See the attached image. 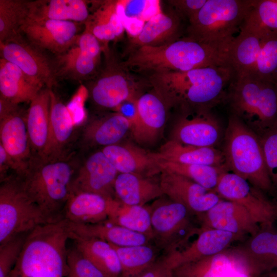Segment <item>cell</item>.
I'll return each instance as SVG.
<instances>
[{
	"label": "cell",
	"mask_w": 277,
	"mask_h": 277,
	"mask_svg": "<svg viewBox=\"0 0 277 277\" xmlns=\"http://www.w3.org/2000/svg\"><path fill=\"white\" fill-rule=\"evenodd\" d=\"M70 232L78 236L98 238L118 247L148 244V236L132 231L108 220L93 224L68 222Z\"/></svg>",
	"instance_id": "26"
},
{
	"label": "cell",
	"mask_w": 277,
	"mask_h": 277,
	"mask_svg": "<svg viewBox=\"0 0 277 277\" xmlns=\"http://www.w3.org/2000/svg\"><path fill=\"white\" fill-rule=\"evenodd\" d=\"M227 97L232 114L258 136L277 126V82L234 74Z\"/></svg>",
	"instance_id": "4"
},
{
	"label": "cell",
	"mask_w": 277,
	"mask_h": 277,
	"mask_svg": "<svg viewBox=\"0 0 277 277\" xmlns=\"http://www.w3.org/2000/svg\"><path fill=\"white\" fill-rule=\"evenodd\" d=\"M61 55L59 64L62 67L57 70V77L66 75L76 79L84 78L93 74L100 60L81 52L77 45Z\"/></svg>",
	"instance_id": "41"
},
{
	"label": "cell",
	"mask_w": 277,
	"mask_h": 277,
	"mask_svg": "<svg viewBox=\"0 0 277 277\" xmlns=\"http://www.w3.org/2000/svg\"><path fill=\"white\" fill-rule=\"evenodd\" d=\"M241 265L233 250L182 264L172 271V277H230Z\"/></svg>",
	"instance_id": "27"
},
{
	"label": "cell",
	"mask_w": 277,
	"mask_h": 277,
	"mask_svg": "<svg viewBox=\"0 0 277 277\" xmlns=\"http://www.w3.org/2000/svg\"><path fill=\"white\" fill-rule=\"evenodd\" d=\"M221 134L217 118L208 110H203L196 115L181 118L173 130L172 140L185 145L214 147Z\"/></svg>",
	"instance_id": "20"
},
{
	"label": "cell",
	"mask_w": 277,
	"mask_h": 277,
	"mask_svg": "<svg viewBox=\"0 0 277 277\" xmlns=\"http://www.w3.org/2000/svg\"><path fill=\"white\" fill-rule=\"evenodd\" d=\"M214 191L220 197L243 207L261 228L272 226L277 219V206L262 191L233 172L225 170L220 174Z\"/></svg>",
	"instance_id": "9"
},
{
	"label": "cell",
	"mask_w": 277,
	"mask_h": 277,
	"mask_svg": "<svg viewBox=\"0 0 277 277\" xmlns=\"http://www.w3.org/2000/svg\"><path fill=\"white\" fill-rule=\"evenodd\" d=\"M259 137L268 172L273 185H277V126Z\"/></svg>",
	"instance_id": "45"
},
{
	"label": "cell",
	"mask_w": 277,
	"mask_h": 277,
	"mask_svg": "<svg viewBox=\"0 0 277 277\" xmlns=\"http://www.w3.org/2000/svg\"><path fill=\"white\" fill-rule=\"evenodd\" d=\"M1 183L0 245L51 222L28 195L16 176Z\"/></svg>",
	"instance_id": "8"
},
{
	"label": "cell",
	"mask_w": 277,
	"mask_h": 277,
	"mask_svg": "<svg viewBox=\"0 0 277 277\" xmlns=\"http://www.w3.org/2000/svg\"><path fill=\"white\" fill-rule=\"evenodd\" d=\"M242 26L277 35V0H252L251 9Z\"/></svg>",
	"instance_id": "42"
},
{
	"label": "cell",
	"mask_w": 277,
	"mask_h": 277,
	"mask_svg": "<svg viewBox=\"0 0 277 277\" xmlns=\"http://www.w3.org/2000/svg\"><path fill=\"white\" fill-rule=\"evenodd\" d=\"M131 81L119 68L109 65L91 87V97L99 106L117 108L123 102L133 100Z\"/></svg>",
	"instance_id": "21"
},
{
	"label": "cell",
	"mask_w": 277,
	"mask_h": 277,
	"mask_svg": "<svg viewBox=\"0 0 277 277\" xmlns=\"http://www.w3.org/2000/svg\"><path fill=\"white\" fill-rule=\"evenodd\" d=\"M150 208L153 239L161 246L170 248L178 234L187 227L190 212L183 205L171 200Z\"/></svg>",
	"instance_id": "19"
},
{
	"label": "cell",
	"mask_w": 277,
	"mask_h": 277,
	"mask_svg": "<svg viewBox=\"0 0 277 277\" xmlns=\"http://www.w3.org/2000/svg\"><path fill=\"white\" fill-rule=\"evenodd\" d=\"M28 233L18 235L0 245V277H9L18 259Z\"/></svg>",
	"instance_id": "43"
},
{
	"label": "cell",
	"mask_w": 277,
	"mask_h": 277,
	"mask_svg": "<svg viewBox=\"0 0 277 277\" xmlns=\"http://www.w3.org/2000/svg\"><path fill=\"white\" fill-rule=\"evenodd\" d=\"M266 277H277V269L266 273Z\"/></svg>",
	"instance_id": "52"
},
{
	"label": "cell",
	"mask_w": 277,
	"mask_h": 277,
	"mask_svg": "<svg viewBox=\"0 0 277 277\" xmlns=\"http://www.w3.org/2000/svg\"><path fill=\"white\" fill-rule=\"evenodd\" d=\"M156 165L161 170L181 175L213 191L220 174L225 170H228L226 168L210 165L185 164L162 161H156Z\"/></svg>",
	"instance_id": "40"
},
{
	"label": "cell",
	"mask_w": 277,
	"mask_h": 277,
	"mask_svg": "<svg viewBox=\"0 0 277 277\" xmlns=\"http://www.w3.org/2000/svg\"><path fill=\"white\" fill-rule=\"evenodd\" d=\"M111 245L119 258L122 277H138L157 261V250L149 244L128 247Z\"/></svg>",
	"instance_id": "37"
},
{
	"label": "cell",
	"mask_w": 277,
	"mask_h": 277,
	"mask_svg": "<svg viewBox=\"0 0 277 277\" xmlns=\"http://www.w3.org/2000/svg\"><path fill=\"white\" fill-rule=\"evenodd\" d=\"M203 214L202 229H214L229 232L240 236L254 235L260 226L248 211L238 203L221 200Z\"/></svg>",
	"instance_id": "17"
},
{
	"label": "cell",
	"mask_w": 277,
	"mask_h": 277,
	"mask_svg": "<svg viewBox=\"0 0 277 277\" xmlns=\"http://www.w3.org/2000/svg\"><path fill=\"white\" fill-rule=\"evenodd\" d=\"M241 238L232 233L214 229H202L190 245L179 251H171L162 259L172 271L185 263L219 253Z\"/></svg>",
	"instance_id": "18"
},
{
	"label": "cell",
	"mask_w": 277,
	"mask_h": 277,
	"mask_svg": "<svg viewBox=\"0 0 277 277\" xmlns=\"http://www.w3.org/2000/svg\"><path fill=\"white\" fill-rule=\"evenodd\" d=\"M102 151L120 173L141 175L156 169V161L142 149L130 144H114L103 148Z\"/></svg>",
	"instance_id": "34"
},
{
	"label": "cell",
	"mask_w": 277,
	"mask_h": 277,
	"mask_svg": "<svg viewBox=\"0 0 277 277\" xmlns=\"http://www.w3.org/2000/svg\"><path fill=\"white\" fill-rule=\"evenodd\" d=\"M135 104L136 113L131 121V127L134 137L139 142H152L166 121L164 105L156 95L151 93L142 95L136 100Z\"/></svg>",
	"instance_id": "22"
},
{
	"label": "cell",
	"mask_w": 277,
	"mask_h": 277,
	"mask_svg": "<svg viewBox=\"0 0 277 277\" xmlns=\"http://www.w3.org/2000/svg\"><path fill=\"white\" fill-rule=\"evenodd\" d=\"M107 220L132 231L145 234L151 239L154 238L150 207L127 205L120 202Z\"/></svg>",
	"instance_id": "38"
},
{
	"label": "cell",
	"mask_w": 277,
	"mask_h": 277,
	"mask_svg": "<svg viewBox=\"0 0 277 277\" xmlns=\"http://www.w3.org/2000/svg\"><path fill=\"white\" fill-rule=\"evenodd\" d=\"M1 58L18 67L34 83L51 89L55 85L56 69L41 49L21 34L0 42Z\"/></svg>",
	"instance_id": "10"
},
{
	"label": "cell",
	"mask_w": 277,
	"mask_h": 277,
	"mask_svg": "<svg viewBox=\"0 0 277 277\" xmlns=\"http://www.w3.org/2000/svg\"><path fill=\"white\" fill-rule=\"evenodd\" d=\"M150 154L156 162L206 165L227 169L223 151L215 147H196L172 140L162 145L158 152Z\"/></svg>",
	"instance_id": "25"
},
{
	"label": "cell",
	"mask_w": 277,
	"mask_h": 277,
	"mask_svg": "<svg viewBox=\"0 0 277 277\" xmlns=\"http://www.w3.org/2000/svg\"><path fill=\"white\" fill-rule=\"evenodd\" d=\"M113 189L117 200L127 205L144 206L164 195L159 184L134 173L118 174Z\"/></svg>",
	"instance_id": "32"
},
{
	"label": "cell",
	"mask_w": 277,
	"mask_h": 277,
	"mask_svg": "<svg viewBox=\"0 0 277 277\" xmlns=\"http://www.w3.org/2000/svg\"><path fill=\"white\" fill-rule=\"evenodd\" d=\"M230 277H256L243 266H239Z\"/></svg>",
	"instance_id": "51"
},
{
	"label": "cell",
	"mask_w": 277,
	"mask_h": 277,
	"mask_svg": "<svg viewBox=\"0 0 277 277\" xmlns=\"http://www.w3.org/2000/svg\"><path fill=\"white\" fill-rule=\"evenodd\" d=\"M12 170L17 175L18 169L12 158L0 144V179L1 182L9 177L8 172Z\"/></svg>",
	"instance_id": "48"
},
{
	"label": "cell",
	"mask_w": 277,
	"mask_h": 277,
	"mask_svg": "<svg viewBox=\"0 0 277 277\" xmlns=\"http://www.w3.org/2000/svg\"><path fill=\"white\" fill-rule=\"evenodd\" d=\"M51 103L48 144L43 159L64 156V150L72 138L75 124L74 114L50 90Z\"/></svg>",
	"instance_id": "23"
},
{
	"label": "cell",
	"mask_w": 277,
	"mask_h": 277,
	"mask_svg": "<svg viewBox=\"0 0 277 277\" xmlns=\"http://www.w3.org/2000/svg\"><path fill=\"white\" fill-rule=\"evenodd\" d=\"M29 2L0 0V42L21 34V28L29 17Z\"/></svg>",
	"instance_id": "39"
},
{
	"label": "cell",
	"mask_w": 277,
	"mask_h": 277,
	"mask_svg": "<svg viewBox=\"0 0 277 277\" xmlns=\"http://www.w3.org/2000/svg\"><path fill=\"white\" fill-rule=\"evenodd\" d=\"M207 0H173L169 3L181 17H186L188 21L200 10Z\"/></svg>",
	"instance_id": "46"
},
{
	"label": "cell",
	"mask_w": 277,
	"mask_h": 277,
	"mask_svg": "<svg viewBox=\"0 0 277 277\" xmlns=\"http://www.w3.org/2000/svg\"><path fill=\"white\" fill-rule=\"evenodd\" d=\"M252 0H207L189 20L187 37L229 49L247 16Z\"/></svg>",
	"instance_id": "6"
},
{
	"label": "cell",
	"mask_w": 277,
	"mask_h": 277,
	"mask_svg": "<svg viewBox=\"0 0 277 277\" xmlns=\"http://www.w3.org/2000/svg\"><path fill=\"white\" fill-rule=\"evenodd\" d=\"M120 202L113 196L90 192H73L64 208L63 219L75 224L105 221Z\"/></svg>",
	"instance_id": "16"
},
{
	"label": "cell",
	"mask_w": 277,
	"mask_h": 277,
	"mask_svg": "<svg viewBox=\"0 0 277 277\" xmlns=\"http://www.w3.org/2000/svg\"><path fill=\"white\" fill-rule=\"evenodd\" d=\"M138 277H172V270L162 259L157 261Z\"/></svg>",
	"instance_id": "49"
},
{
	"label": "cell",
	"mask_w": 277,
	"mask_h": 277,
	"mask_svg": "<svg viewBox=\"0 0 277 277\" xmlns=\"http://www.w3.org/2000/svg\"><path fill=\"white\" fill-rule=\"evenodd\" d=\"M160 186L163 194L185 206L190 212L204 214L221 199L213 190L175 173L161 170Z\"/></svg>",
	"instance_id": "12"
},
{
	"label": "cell",
	"mask_w": 277,
	"mask_h": 277,
	"mask_svg": "<svg viewBox=\"0 0 277 277\" xmlns=\"http://www.w3.org/2000/svg\"><path fill=\"white\" fill-rule=\"evenodd\" d=\"M80 23L28 17L21 28V34L41 49L63 54L77 45Z\"/></svg>",
	"instance_id": "11"
},
{
	"label": "cell",
	"mask_w": 277,
	"mask_h": 277,
	"mask_svg": "<svg viewBox=\"0 0 277 277\" xmlns=\"http://www.w3.org/2000/svg\"><path fill=\"white\" fill-rule=\"evenodd\" d=\"M116 6L124 29L132 38L141 33L147 22L162 12L158 0H119Z\"/></svg>",
	"instance_id": "35"
},
{
	"label": "cell",
	"mask_w": 277,
	"mask_h": 277,
	"mask_svg": "<svg viewBox=\"0 0 277 277\" xmlns=\"http://www.w3.org/2000/svg\"><path fill=\"white\" fill-rule=\"evenodd\" d=\"M43 88L16 65L1 58L0 97L18 105L30 103Z\"/></svg>",
	"instance_id": "28"
},
{
	"label": "cell",
	"mask_w": 277,
	"mask_h": 277,
	"mask_svg": "<svg viewBox=\"0 0 277 277\" xmlns=\"http://www.w3.org/2000/svg\"><path fill=\"white\" fill-rule=\"evenodd\" d=\"M116 5V1L102 2L84 23L85 29L104 44L118 38L125 31Z\"/></svg>",
	"instance_id": "36"
},
{
	"label": "cell",
	"mask_w": 277,
	"mask_h": 277,
	"mask_svg": "<svg viewBox=\"0 0 277 277\" xmlns=\"http://www.w3.org/2000/svg\"><path fill=\"white\" fill-rule=\"evenodd\" d=\"M29 17L34 19L71 21L84 24L90 13L84 0H37L29 2Z\"/></svg>",
	"instance_id": "31"
},
{
	"label": "cell",
	"mask_w": 277,
	"mask_h": 277,
	"mask_svg": "<svg viewBox=\"0 0 277 277\" xmlns=\"http://www.w3.org/2000/svg\"><path fill=\"white\" fill-rule=\"evenodd\" d=\"M235 75L277 82V35L242 26L228 50Z\"/></svg>",
	"instance_id": "7"
},
{
	"label": "cell",
	"mask_w": 277,
	"mask_h": 277,
	"mask_svg": "<svg viewBox=\"0 0 277 277\" xmlns=\"http://www.w3.org/2000/svg\"><path fill=\"white\" fill-rule=\"evenodd\" d=\"M76 45L81 52L92 57L100 59L102 51L100 42L90 31L84 30L80 34Z\"/></svg>",
	"instance_id": "47"
},
{
	"label": "cell",
	"mask_w": 277,
	"mask_h": 277,
	"mask_svg": "<svg viewBox=\"0 0 277 277\" xmlns=\"http://www.w3.org/2000/svg\"><path fill=\"white\" fill-rule=\"evenodd\" d=\"M74 163L64 156L34 159L17 176L30 197L51 222L63 219L76 173Z\"/></svg>",
	"instance_id": "2"
},
{
	"label": "cell",
	"mask_w": 277,
	"mask_h": 277,
	"mask_svg": "<svg viewBox=\"0 0 277 277\" xmlns=\"http://www.w3.org/2000/svg\"><path fill=\"white\" fill-rule=\"evenodd\" d=\"M67 264L66 277H106L75 246L68 249Z\"/></svg>",
	"instance_id": "44"
},
{
	"label": "cell",
	"mask_w": 277,
	"mask_h": 277,
	"mask_svg": "<svg viewBox=\"0 0 277 277\" xmlns=\"http://www.w3.org/2000/svg\"><path fill=\"white\" fill-rule=\"evenodd\" d=\"M181 18L174 10L154 16L145 24L138 35L132 38L131 49L161 46L178 39Z\"/></svg>",
	"instance_id": "29"
},
{
	"label": "cell",
	"mask_w": 277,
	"mask_h": 277,
	"mask_svg": "<svg viewBox=\"0 0 277 277\" xmlns=\"http://www.w3.org/2000/svg\"><path fill=\"white\" fill-rule=\"evenodd\" d=\"M224 65H229L227 49L187 37L161 46L134 49L122 64L126 68L152 74Z\"/></svg>",
	"instance_id": "1"
},
{
	"label": "cell",
	"mask_w": 277,
	"mask_h": 277,
	"mask_svg": "<svg viewBox=\"0 0 277 277\" xmlns=\"http://www.w3.org/2000/svg\"><path fill=\"white\" fill-rule=\"evenodd\" d=\"M70 239L81 253L106 277H122L119 258L111 244L98 238L78 236L71 232Z\"/></svg>",
	"instance_id": "30"
},
{
	"label": "cell",
	"mask_w": 277,
	"mask_h": 277,
	"mask_svg": "<svg viewBox=\"0 0 277 277\" xmlns=\"http://www.w3.org/2000/svg\"><path fill=\"white\" fill-rule=\"evenodd\" d=\"M18 105L0 97V120L18 109Z\"/></svg>",
	"instance_id": "50"
},
{
	"label": "cell",
	"mask_w": 277,
	"mask_h": 277,
	"mask_svg": "<svg viewBox=\"0 0 277 277\" xmlns=\"http://www.w3.org/2000/svg\"><path fill=\"white\" fill-rule=\"evenodd\" d=\"M131 122L120 112L94 120L83 130V140L87 144L103 146L117 144L131 129Z\"/></svg>",
	"instance_id": "33"
},
{
	"label": "cell",
	"mask_w": 277,
	"mask_h": 277,
	"mask_svg": "<svg viewBox=\"0 0 277 277\" xmlns=\"http://www.w3.org/2000/svg\"><path fill=\"white\" fill-rule=\"evenodd\" d=\"M239 261L257 277L277 269V231L263 227L244 245L233 249Z\"/></svg>",
	"instance_id": "13"
},
{
	"label": "cell",
	"mask_w": 277,
	"mask_h": 277,
	"mask_svg": "<svg viewBox=\"0 0 277 277\" xmlns=\"http://www.w3.org/2000/svg\"><path fill=\"white\" fill-rule=\"evenodd\" d=\"M51 89L43 88L30 102L26 113L27 128L35 159H43L48 144Z\"/></svg>",
	"instance_id": "24"
},
{
	"label": "cell",
	"mask_w": 277,
	"mask_h": 277,
	"mask_svg": "<svg viewBox=\"0 0 277 277\" xmlns=\"http://www.w3.org/2000/svg\"><path fill=\"white\" fill-rule=\"evenodd\" d=\"M234 76L232 67L224 65L152 74L150 81L155 88L172 97L209 109L223 99L225 87Z\"/></svg>",
	"instance_id": "3"
},
{
	"label": "cell",
	"mask_w": 277,
	"mask_h": 277,
	"mask_svg": "<svg viewBox=\"0 0 277 277\" xmlns=\"http://www.w3.org/2000/svg\"><path fill=\"white\" fill-rule=\"evenodd\" d=\"M0 144L17 165L16 176L22 175L35 159L26 124V114L17 109L0 120Z\"/></svg>",
	"instance_id": "14"
},
{
	"label": "cell",
	"mask_w": 277,
	"mask_h": 277,
	"mask_svg": "<svg viewBox=\"0 0 277 277\" xmlns=\"http://www.w3.org/2000/svg\"><path fill=\"white\" fill-rule=\"evenodd\" d=\"M118 171L102 150L90 155L77 170L72 192L85 191L113 196Z\"/></svg>",
	"instance_id": "15"
},
{
	"label": "cell",
	"mask_w": 277,
	"mask_h": 277,
	"mask_svg": "<svg viewBox=\"0 0 277 277\" xmlns=\"http://www.w3.org/2000/svg\"><path fill=\"white\" fill-rule=\"evenodd\" d=\"M222 151L228 170L262 191L271 190L260 138L234 114L229 117Z\"/></svg>",
	"instance_id": "5"
}]
</instances>
